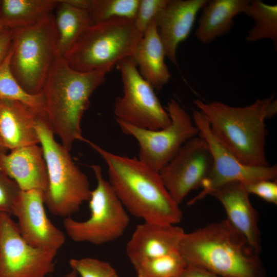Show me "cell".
Returning <instances> with one entry per match:
<instances>
[{
  "label": "cell",
  "mask_w": 277,
  "mask_h": 277,
  "mask_svg": "<svg viewBox=\"0 0 277 277\" xmlns=\"http://www.w3.org/2000/svg\"><path fill=\"white\" fill-rule=\"evenodd\" d=\"M140 0H91L88 12L92 24L113 18L134 20Z\"/></svg>",
  "instance_id": "26"
},
{
  "label": "cell",
  "mask_w": 277,
  "mask_h": 277,
  "mask_svg": "<svg viewBox=\"0 0 277 277\" xmlns=\"http://www.w3.org/2000/svg\"><path fill=\"white\" fill-rule=\"evenodd\" d=\"M212 166L209 146L199 135L187 141L159 173L179 205L193 190L202 187Z\"/></svg>",
  "instance_id": "13"
},
{
  "label": "cell",
  "mask_w": 277,
  "mask_h": 277,
  "mask_svg": "<svg viewBox=\"0 0 277 277\" xmlns=\"http://www.w3.org/2000/svg\"><path fill=\"white\" fill-rule=\"evenodd\" d=\"M168 0H140L133 20L136 29L142 34L167 3Z\"/></svg>",
  "instance_id": "29"
},
{
  "label": "cell",
  "mask_w": 277,
  "mask_h": 277,
  "mask_svg": "<svg viewBox=\"0 0 277 277\" xmlns=\"http://www.w3.org/2000/svg\"><path fill=\"white\" fill-rule=\"evenodd\" d=\"M66 1L74 7L88 10L91 0H66Z\"/></svg>",
  "instance_id": "34"
},
{
  "label": "cell",
  "mask_w": 277,
  "mask_h": 277,
  "mask_svg": "<svg viewBox=\"0 0 277 277\" xmlns=\"http://www.w3.org/2000/svg\"><path fill=\"white\" fill-rule=\"evenodd\" d=\"M175 277H220L202 267L187 265Z\"/></svg>",
  "instance_id": "33"
},
{
  "label": "cell",
  "mask_w": 277,
  "mask_h": 277,
  "mask_svg": "<svg viewBox=\"0 0 277 277\" xmlns=\"http://www.w3.org/2000/svg\"><path fill=\"white\" fill-rule=\"evenodd\" d=\"M243 185L249 194H255L267 202L277 204L276 180H262Z\"/></svg>",
  "instance_id": "31"
},
{
  "label": "cell",
  "mask_w": 277,
  "mask_h": 277,
  "mask_svg": "<svg viewBox=\"0 0 277 277\" xmlns=\"http://www.w3.org/2000/svg\"><path fill=\"white\" fill-rule=\"evenodd\" d=\"M223 206L226 219L247 240L259 254L261 236L258 225V215L249 200V194L243 183L232 182L224 185L211 194Z\"/></svg>",
  "instance_id": "17"
},
{
  "label": "cell",
  "mask_w": 277,
  "mask_h": 277,
  "mask_svg": "<svg viewBox=\"0 0 277 277\" xmlns=\"http://www.w3.org/2000/svg\"><path fill=\"white\" fill-rule=\"evenodd\" d=\"M207 0H168L154 19L166 56L177 65L178 46L189 36Z\"/></svg>",
  "instance_id": "15"
},
{
  "label": "cell",
  "mask_w": 277,
  "mask_h": 277,
  "mask_svg": "<svg viewBox=\"0 0 277 277\" xmlns=\"http://www.w3.org/2000/svg\"><path fill=\"white\" fill-rule=\"evenodd\" d=\"M250 1H208L203 8L195 34L197 39L207 44L228 33L234 18L245 13Z\"/></svg>",
  "instance_id": "21"
},
{
  "label": "cell",
  "mask_w": 277,
  "mask_h": 277,
  "mask_svg": "<svg viewBox=\"0 0 277 277\" xmlns=\"http://www.w3.org/2000/svg\"><path fill=\"white\" fill-rule=\"evenodd\" d=\"M0 169L18 185L21 190L45 191L48 174L43 151L33 144L0 153Z\"/></svg>",
  "instance_id": "18"
},
{
  "label": "cell",
  "mask_w": 277,
  "mask_h": 277,
  "mask_svg": "<svg viewBox=\"0 0 277 277\" xmlns=\"http://www.w3.org/2000/svg\"><path fill=\"white\" fill-rule=\"evenodd\" d=\"M11 55V49L0 67V99L19 102L46 116L43 93L42 92L35 94L29 93L18 83L10 68Z\"/></svg>",
  "instance_id": "25"
},
{
  "label": "cell",
  "mask_w": 277,
  "mask_h": 277,
  "mask_svg": "<svg viewBox=\"0 0 277 277\" xmlns=\"http://www.w3.org/2000/svg\"><path fill=\"white\" fill-rule=\"evenodd\" d=\"M123 86V94L114 106L116 120L135 127L159 130L168 126L170 117L162 105L153 88L140 74L131 57L116 66Z\"/></svg>",
  "instance_id": "10"
},
{
  "label": "cell",
  "mask_w": 277,
  "mask_h": 277,
  "mask_svg": "<svg viewBox=\"0 0 277 277\" xmlns=\"http://www.w3.org/2000/svg\"><path fill=\"white\" fill-rule=\"evenodd\" d=\"M12 46V30L4 29L0 32V67L9 54Z\"/></svg>",
  "instance_id": "32"
},
{
  "label": "cell",
  "mask_w": 277,
  "mask_h": 277,
  "mask_svg": "<svg viewBox=\"0 0 277 277\" xmlns=\"http://www.w3.org/2000/svg\"><path fill=\"white\" fill-rule=\"evenodd\" d=\"M69 264L80 277H118L116 270L109 263L96 258H72Z\"/></svg>",
  "instance_id": "28"
},
{
  "label": "cell",
  "mask_w": 277,
  "mask_h": 277,
  "mask_svg": "<svg viewBox=\"0 0 277 277\" xmlns=\"http://www.w3.org/2000/svg\"><path fill=\"white\" fill-rule=\"evenodd\" d=\"M57 251L28 244L11 215L0 214V277H47Z\"/></svg>",
  "instance_id": "12"
},
{
  "label": "cell",
  "mask_w": 277,
  "mask_h": 277,
  "mask_svg": "<svg viewBox=\"0 0 277 277\" xmlns=\"http://www.w3.org/2000/svg\"><path fill=\"white\" fill-rule=\"evenodd\" d=\"M38 114L19 102L0 99V140L7 150L39 144L35 127Z\"/></svg>",
  "instance_id": "19"
},
{
  "label": "cell",
  "mask_w": 277,
  "mask_h": 277,
  "mask_svg": "<svg viewBox=\"0 0 277 277\" xmlns=\"http://www.w3.org/2000/svg\"><path fill=\"white\" fill-rule=\"evenodd\" d=\"M142 35L131 19L93 24L63 57L76 70L107 74L121 61L132 56Z\"/></svg>",
  "instance_id": "6"
},
{
  "label": "cell",
  "mask_w": 277,
  "mask_h": 277,
  "mask_svg": "<svg viewBox=\"0 0 277 277\" xmlns=\"http://www.w3.org/2000/svg\"><path fill=\"white\" fill-rule=\"evenodd\" d=\"M187 264L179 251L149 259L133 266L137 277H175Z\"/></svg>",
  "instance_id": "27"
},
{
  "label": "cell",
  "mask_w": 277,
  "mask_h": 277,
  "mask_svg": "<svg viewBox=\"0 0 277 277\" xmlns=\"http://www.w3.org/2000/svg\"><path fill=\"white\" fill-rule=\"evenodd\" d=\"M165 109L171 123L159 130L138 128L116 120L121 130L137 141L139 146L138 159L159 172L184 144L199 134L192 118L176 100L170 98Z\"/></svg>",
  "instance_id": "9"
},
{
  "label": "cell",
  "mask_w": 277,
  "mask_h": 277,
  "mask_svg": "<svg viewBox=\"0 0 277 277\" xmlns=\"http://www.w3.org/2000/svg\"><path fill=\"white\" fill-rule=\"evenodd\" d=\"M1 1V0H0Z\"/></svg>",
  "instance_id": "38"
},
{
  "label": "cell",
  "mask_w": 277,
  "mask_h": 277,
  "mask_svg": "<svg viewBox=\"0 0 277 277\" xmlns=\"http://www.w3.org/2000/svg\"><path fill=\"white\" fill-rule=\"evenodd\" d=\"M194 103L206 116L214 136L241 162L253 166L269 165L265 153V121L277 112L274 97L258 99L244 107L200 100Z\"/></svg>",
  "instance_id": "3"
},
{
  "label": "cell",
  "mask_w": 277,
  "mask_h": 277,
  "mask_svg": "<svg viewBox=\"0 0 277 277\" xmlns=\"http://www.w3.org/2000/svg\"><path fill=\"white\" fill-rule=\"evenodd\" d=\"M58 0H1L0 19L13 29L34 25L54 13Z\"/></svg>",
  "instance_id": "22"
},
{
  "label": "cell",
  "mask_w": 277,
  "mask_h": 277,
  "mask_svg": "<svg viewBox=\"0 0 277 277\" xmlns=\"http://www.w3.org/2000/svg\"><path fill=\"white\" fill-rule=\"evenodd\" d=\"M7 149L4 146L3 143L0 140V153L7 152Z\"/></svg>",
  "instance_id": "36"
},
{
  "label": "cell",
  "mask_w": 277,
  "mask_h": 277,
  "mask_svg": "<svg viewBox=\"0 0 277 277\" xmlns=\"http://www.w3.org/2000/svg\"><path fill=\"white\" fill-rule=\"evenodd\" d=\"M78 276L77 272L74 270L71 269L64 277H78Z\"/></svg>",
  "instance_id": "35"
},
{
  "label": "cell",
  "mask_w": 277,
  "mask_h": 277,
  "mask_svg": "<svg viewBox=\"0 0 277 277\" xmlns=\"http://www.w3.org/2000/svg\"><path fill=\"white\" fill-rule=\"evenodd\" d=\"M178 251L187 265L220 277L265 276L259 254L227 220L185 233Z\"/></svg>",
  "instance_id": "2"
},
{
  "label": "cell",
  "mask_w": 277,
  "mask_h": 277,
  "mask_svg": "<svg viewBox=\"0 0 277 277\" xmlns=\"http://www.w3.org/2000/svg\"><path fill=\"white\" fill-rule=\"evenodd\" d=\"M45 205L43 190H21L12 215L15 216L20 234L28 244L58 251L65 242V235L48 218Z\"/></svg>",
  "instance_id": "14"
},
{
  "label": "cell",
  "mask_w": 277,
  "mask_h": 277,
  "mask_svg": "<svg viewBox=\"0 0 277 277\" xmlns=\"http://www.w3.org/2000/svg\"><path fill=\"white\" fill-rule=\"evenodd\" d=\"M83 141L105 161L108 181L127 211L145 222L176 225L181 222L183 214L179 205L159 172L138 159L114 154L85 138Z\"/></svg>",
  "instance_id": "1"
},
{
  "label": "cell",
  "mask_w": 277,
  "mask_h": 277,
  "mask_svg": "<svg viewBox=\"0 0 277 277\" xmlns=\"http://www.w3.org/2000/svg\"><path fill=\"white\" fill-rule=\"evenodd\" d=\"M185 233L175 224L143 222L136 226L126 245L127 255L134 266L147 259L178 251Z\"/></svg>",
  "instance_id": "16"
},
{
  "label": "cell",
  "mask_w": 277,
  "mask_h": 277,
  "mask_svg": "<svg viewBox=\"0 0 277 277\" xmlns=\"http://www.w3.org/2000/svg\"><path fill=\"white\" fill-rule=\"evenodd\" d=\"M164 46L154 20L137 43L131 56L143 78L154 89L160 91L170 80Z\"/></svg>",
  "instance_id": "20"
},
{
  "label": "cell",
  "mask_w": 277,
  "mask_h": 277,
  "mask_svg": "<svg viewBox=\"0 0 277 277\" xmlns=\"http://www.w3.org/2000/svg\"><path fill=\"white\" fill-rule=\"evenodd\" d=\"M254 21V26L248 32L246 39L255 42L271 39L277 45V6L267 4L260 0L250 1L244 13Z\"/></svg>",
  "instance_id": "24"
},
{
  "label": "cell",
  "mask_w": 277,
  "mask_h": 277,
  "mask_svg": "<svg viewBox=\"0 0 277 277\" xmlns=\"http://www.w3.org/2000/svg\"><path fill=\"white\" fill-rule=\"evenodd\" d=\"M96 180L88 201L89 217L77 221L65 217L63 226L68 236L75 242H87L100 245L120 238L129 226L127 211L112 187L106 180L98 165L91 166Z\"/></svg>",
  "instance_id": "8"
},
{
  "label": "cell",
  "mask_w": 277,
  "mask_h": 277,
  "mask_svg": "<svg viewBox=\"0 0 277 277\" xmlns=\"http://www.w3.org/2000/svg\"><path fill=\"white\" fill-rule=\"evenodd\" d=\"M54 16L58 33V53L64 56L83 32L93 24L87 10L74 7L66 0H58Z\"/></svg>",
  "instance_id": "23"
},
{
  "label": "cell",
  "mask_w": 277,
  "mask_h": 277,
  "mask_svg": "<svg viewBox=\"0 0 277 277\" xmlns=\"http://www.w3.org/2000/svg\"><path fill=\"white\" fill-rule=\"evenodd\" d=\"M35 127L48 174L45 204L53 215L70 216L90 199L88 179L75 164L69 151L55 140L45 115H37Z\"/></svg>",
  "instance_id": "5"
},
{
  "label": "cell",
  "mask_w": 277,
  "mask_h": 277,
  "mask_svg": "<svg viewBox=\"0 0 277 277\" xmlns=\"http://www.w3.org/2000/svg\"><path fill=\"white\" fill-rule=\"evenodd\" d=\"M5 28H5L4 24L0 19V32H2Z\"/></svg>",
  "instance_id": "37"
},
{
  "label": "cell",
  "mask_w": 277,
  "mask_h": 277,
  "mask_svg": "<svg viewBox=\"0 0 277 277\" xmlns=\"http://www.w3.org/2000/svg\"><path fill=\"white\" fill-rule=\"evenodd\" d=\"M21 191L17 183L0 169V214L12 215Z\"/></svg>",
  "instance_id": "30"
},
{
  "label": "cell",
  "mask_w": 277,
  "mask_h": 277,
  "mask_svg": "<svg viewBox=\"0 0 277 277\" xmlns=\"http://www.w3.org/2000/svg\"><path fill=\"white\" fill-rule=\"evenodd\" d=\"M192 118L199 129V135L209 146L212 157V166L202 184L201 191L190 200L189 205L193 204L230 183L247 184L262 180H276V165L253 166L242 163L214 136L206 116L201 111L194 110Z\"/></svg>",
  "instance_id": "11"
},
{
  "label": "cell",
  "mask_w": 277,
  "mask_h": 277,
  "mask_svg": "<svg viewBox=\"0 0 277 277\" xmlns=\"http://www.w3.org/2000/svg\"><path fill=\"white\" fill-rule=\"evenodd\" d=\"M11 30V71L27 92L39 93L52 65L60 55L54 13L34 25Z\"/></svg>",
  "instance_id": "7"
},
{
  "label": "cell",
  "mask_w": 277,
  "mask_h": 277,
  "mask_svg": "<svg viewBox=\"0 0 277 277\" xmlns=\"http://www.w3.org/2000/svg\"><path fill=\"white\" fill-rule=\"evenodd\" d=\"M106 74L81 72L70 67L58 55L52 65L42 93L46 119L62 144L69 151L76 141H82L81 121L95 90Z\"/></svg>",
  "instance_id": "4"
}]
</instances>
